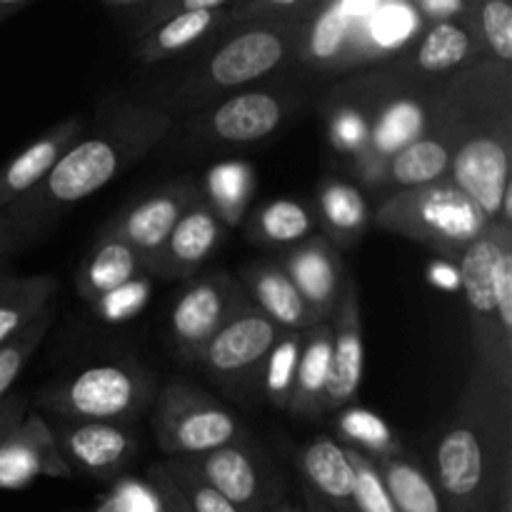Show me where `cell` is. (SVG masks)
Instances as JSON below:
<instances>
[{"mask_svg": "<svg viewBox=\"0 0 512 512\" xmlns=\"http://www.w3.org/2000/svg\"><path fill=\"white\" fill-rule=\"evenodd\" d=\"M428 133L450 148V183L512 228V68L483 63L428 85Z\"/></svg>", "mask_w": 512, "mask_h": 512, "instance_id": "1", "label": "cell"}, {"mask_svg": "<svg viewBox=\"0 0 512 512\" xmlns=\"http://www.w3.org/2000/svg\"><path fill=\"white\" fill-rule=\"evenodd\" d=\"M173 115L163 108L118 100L105 108L90 135H83L48 178L25 198L5 208L15 250L50 228L68 208L90 198L133 168L170 133Z\"/></svg>", "mask_w": 512, "mask_h": 512, "instance_id": "2", "label": "cell"}, {"mask_svg": "<svg viewBox=\"0 0 512 512\" xmlns=\"http://www.w3.org/2000/svg\"><path fill=\"white\" fill-rule=\"evenodd\" d=\"M430 480L443 512H495L512 480V393L470 370L435 445Z\"/></svg>", "mask_w": 512, "mask_h": 512, "instance_id": "3", "label": "cell"}, {"mask_svg": "<svg viewBox=\"0 0 512 512\" xmlns=\"http://www.w3.org/2000/svg\"><path fill=\"white\" fill-rule=\"evenodd\" d=\"M310 18V15H308ZM305 20L293 23H243L215 45L213 53L198 65L173 93L175 105H205L225 93H238L248 85L278 75L298 60Z\"/></svg>", "mask_w": 512, "mask_h": 512, "instance_id": "4", "label": "cell"}, {"mask_svg": "<svg viewBox=\"0 0 512 512\" xmlns=\"http://www.w3.org/2000/svg\"><path fill=\"white\" fill-rule=\"evenodd\" d=\"M390 3H315L305 20L298 60L315 73H343L395 55V40L413 33L408 18L390 20Z\"/></svg>", "mask_w": 512, "mask_h": 512, "instance_id": "5", "label": "cell"}, {"mask_svg": "<svg viewBox=\"0 0 512 512\" xmlns=\"http://www.w3.org/2000/svg\"><path fill=\"white\" fill-rule=\"evenodd\" d=\"M370 223L458 263L493 220L450 180H440L388 195L370 213Z\"/></svg>", "mask_w": 512, "mask_h": 512, "instance_id": "6", "label": "cell"}, {"mask_svg": "<svg viewBox=\"0 0 512 512\" xmlns=\"http://www.w3.org/2000/svg\"><path fill=\"white\" fill-rule=\"evenodd\" d=\"M153 395L155 378L138 363H100L48 385L35 400L58 423L130 425Z\"/></svg>", "mask_w": 512, "mask_h": 512, "instance_id": "7", "label": "cell"}, {"mask_svg": "<svg viewBox=\"0 0 512 512\" xmlns=\"http://www.w3.org/2000/svg\"><path fill=\"white\" fill-rule=\"evenodd\" d=\"M508 225L490 223L488 230L458 258V278L470 315L473 335V365L500 390L512 393V330L500 320L498 298L493 288V263Z\"/></svg>", "mask_w": 512, "mask_h": 512, "instance_id": "8", "label": "cell"}, {"mask_svg": "<svg viewBox=\"0 0 512 512\" xmlns=\"http://www.w3.org/2000/svg\"><path fill=\"white\" fill-rule=\"evenodd\" d=\"M153 430L168 458H195L248 443V428L225 405L185 380H168L155 395Z\"/></svg>", "mask_w": 512, "mask_h": 512, "instance_id": "9", "label": "cell"}, {"mask_svg": "<svg viewBox=\"0 0 512 512\" xmlns=\"http://www.w3.org/2000/svg\"><path fill=\"white\" fill-rule=\"evenodd\" d=\"M305 90L290 85L238 90L195 115V138L215 145H248L278 133L305 103Z\"/></svg>", "mask_w": 512, "mask_h": 512, "instance_id": "10", "label": "cell"}, {"mask_svg": "<svg viewBox=\"0 0 512 512\" xmlns=\"http://www.w3.org/2000/svg\"><path fill=\"white\" fill-rule=\"evenodd\" d=\"M283 333L248 303L208 340L195 365L225 393L243 398L258 390L265 360Z\"/></svg>", "mask_w": 512, "mask_h": 512, "instance_id": "11", "label": "cell"}, {"mask_svg": "<svg viewBox=\"0 0 512 512\" xmlns=\"http://www.w3.org/2000/svg\"><path fill=\"white\" fill-rule=\"evenodd\" d=\"M248 305L238 280L225 270L195 278L175 300L168 318L173 350L185 363H198L208 340Z\"/></svg>", "mask_w": 512, "mask_h": 512, "instance_id": "12", "label": "cell"}, {"mask_svg": "<svg viewBox=\"0 0 512 512\" xmlns=\"http://www.w3.org/2000/svg\"><path fill=\"white\" fill-rule=\"evenodd\" d=\"M393 73V88L385 95L383 105H380L378 115H375L368 145H365L363 155L353 160L355 175L365 185L378 173V168L385 160L393 158L400 148H405L413 140H418L420 135L428 133L430 83H420V80L408 78V75L398 73V70H393Z\"/></svg>", "mask_w": 512, "mask_h": 512, "instance_id": "13", "label": "cell"}, {"mask_svg": "<svg viewBox=\"0 0 512 512\" xmlns=\"http://www.w3.org/2000/svg\"><path fill=\"white\" fill-rule=\"evenodd\" d=\"M485 50L480 43L478 25H475V3L470 0L468 10L460 18L443 23L425 25L423 33L408 45L390 68L420 83L450 78V75L483 63Z\"/></svg>", "mask_w": 512, "mask_h": 512, "instance_id": "14", "label": "cell"}, {"mask_svg": "<svg viewBox=\"0 0 512 512\" xmlns=\"http://www.w3.org/2000/svg\"><path fill=\"white\" fill-rule=\"evenodd\" d=\"M203 198V190L195 180H173V183L160 185L153 193L143 195L135 203H130L128 208L120 210L105 225V233L128 243L145 260V270H148L150 260L160 253V248L170 238L180 218Z\"/></svg>", "mask_w": 512, "mask_h": 512, "instance_id": "15", "label": "cell"}, {"mask_svg": "<svg viewBox=\"0 0 512 512\" xmlns=\"http://www.w3.org/2000/svg\"><path fill=\"white\" fill-rule=\"evenodd\" d=\"M395 73L390 68L378 73H365L345 80L325 98L323 115L328 125V138L338 153L358 158L368 145L373 120L383 105L385 95L393 88Z\"/></svg>", "mask_w": 512, "mask_h": 512, "instance_id": "16", "label": "cell"}, {"mask_svg": "<svg viewBox=\"0 0 512 512\" xmlns=\"http://www.w3.org/2000/svg\"><path fill=\"white\" fill-rule=\"evenodd\" d=\"M333 343H330V373L325 385L320 415L333 413L355 403L363 383L365 345H363V313H360L358 283L345 278L343 295L333 315Z\"/></svg>", "mask_w": 512, "mask_h": 512, "instance_id": "17", "label": "cell"}, {"mask_svg": "<svg viewBox=\"0 0 512 512\" xmlns=\"http://www.w3.org/2000/svg\"><path fill=\"white\" fill-rule=\"evenodd\" d=\"M53 433L70 470H80L95 480H113L138 453V438L130 425L58 423Z\"/></svg>", "mask_w": 512, "mask_h": 512, "instance_id": "18", "label": "cell"}, {"mask_svg": "<svg viewBox=\"0 0 512 512\" xmlns=\"http://www.w3.org/2000/svg\"><path fill=\"white\" fill-rule=\"evenodd\" d=\"M200 475L240 512H265L270 500L268 465L253 445L238 443L188 458Z\"/></svg>", "mask_w": 512, "mask_h": 512, "instance_id": "19", "label": "cell"}, {"mask_svg": "<svg viewBox=\"0 0 512 512\" xmlns=\"http://www.w3.org/2000/svg\"><path fill=\"white\" fill-rule=\"evenodd\" d=\"M285 270L298 293L313 310L320 323L333 320L345 285V265L340 250H335L323 235H313L295 245L283 258L275 260Z\"/></svg>", "mask_w": 512, "mask_h": 512, "instance_id": "20", "label": "cell"}, {"mask_svg": "<svg viewBox=\"0 0 512 512\" xmlns=\"http://www.w3.org/2000/svg\"><path fill=\"white\" fill-rule=\"evenodd\" d=\"M235 5L230 0H183L178 13L138 40L135 58L145 65L160 63L218 30L235 28Z\"/></svg>", "mask_w": 512, "mask_h": 512, "instance_id": "21", "label": "cell"}, {"mask_svg": "<svg viewBox=\"0 0 512 512\" xmlns=\"http://www.w3.org/2000/svg\"><path fill=\"white\" fill-rule=\"evenodd\" d=\"M70 478L73 470L65 463L53 425L40 415H25L20 428L0 448V488H25L35 478Z\"/></svg>", "mask_w": 512, "mask_h": 512, "instance_id": "22", "label": "cell"}, {"mask_svg": "<svg viewBox=\"0 0 512 512\" xmlns=\"http://www.w3.org/2000/svg\"><path fill=\"white\" fill-rule=\"evenodd\" d=\"M225 225L210 210L205 198L180 218L160 253L150 260L148 273L160 280H185L198 273L200 265L223 243Z\"/></svg>", "mask_w": 512, "mask_h": 512, "instance_id": "23", "label": "cell"}, {"mask_svg": "<svg viewBox=\"0 0 512 512\" xmlns=\"http://www.w3.org/2000/svg\"><path fill=\"white\" fill-rule=\"evenodd\" d=\"M83 138V120L78 115L65 118L33 140L25 150L0 168V210L10 208L20 198L38 188L58 160Z\"/></svg>", "mask_w": 512, "mask_h": 512, "instance_id": "24", "label": "cell"}, {"mask_svg": "<svg viewBox=\"0 0 512 512\" xmlns=\"http://www.w3.org/2000/svg\"><path fill=\"white\" fill-rule=\"evenodd\" d=\"M240 288H243L248 303L255 310H260L265 318L273 320L280 330L305 333L320 323L303 300V295L298 293L293 280L285 275V270L275 260L245 268L240 275Z\"/></svg>", "mask_w": 512, "mask_h": 512, "instance_id": "25", "label": "cell"}, {"mask_svg": "<svg viewBox=\"0 0 512 512\" xmlns=\"http://www.w3.org/2000/svg\"><path fill=\"white\" fill-rule=\"evenodd\" d=\"M140 273H145V260L128 243L103 230L80 263L75 288H78L80 298L98 305L108 295L135 283Z\"/></svg>", "mask_w": 512, "mask_h": 512, "instance_id": "26", "label": "cell"}, {"mask_svg": "<svg viewBox=\"0 0 512 512\" xmlns=\"http://www.w3.org/2000/svg\"><path fill=\"white\" fill-rule=\"evenodd\" d=\"M303 485L335 512H355V473L345 445L328 435L310 440L298 455Z\"/></svg>", "mask_w": 512, "mask_h": 512, "instance_id": "27", "label": "cell"}, {"mask_svg": "<svg viewBox=\"0 0 512 512\" xmlns=\"http://www.w3.org/2000/svg\"><path fill=\"white\" fill-rule=\"evenodd\" d=\"M313 213L315 223L323 228V238L335 250L358 245L370 228V205L365 195L358 185L335 175L320 180Z\"/></svg>", "mask_w": 512, "mask_h": 512, "instance_id": "28", "label": "cell"}, {"mask_svg": "<svg viewBox=\"0 0 512 512\" xmlns=\"http://www.w3.org/2000/svg\"><path fill=\"white\" fill-rule=\"evenodd\" d=\"M450 178V148L443 138L433 133L420 135L410 145L400 148L393 158L385 160L378 173L368 180L373 188H423ZM395 190V193H398Z\"/></svg>", "mask_w": 512, "mask_h": 512, "instance_id": "29", "label": "cell"}, {"mask_svg": "<svg viewBox=\"0 0 512 512\" xmlns=\"http://www.w3.org/2000/svg\"><path fill=\"white\" fill-rule=\"evenodd\" d=\"M58 293L53 275H5L0 280V348L38 323Z\"/></svg>", "mask_w": 512, "mask_h": 512, "instance_id": "30", "label": "cell"}, {"mask_svg": "<svg viewBox=\"0 0 512 512\" xmlns=\"http://www.w3.org/2000/svg\"><path fill=\"white\" fill-rule=\"evenodd\" d=\"M330 343H333V323H318L303 333L298 370H295V388L290 398L288 413L295 418H320L325 385L330 373Z\"/></svg>", "mask_w": 512, "mask_h": 512, "instance_id": "31", "label": "cell"}, {"mask_svg": "<svg viewBox=\"0 0 512 512\" xmlns=\"http://www.w3.org/2000/svg\"><path fill=\"white\" fill-rule=\"evenodd\" d=\"M315 213L308 203L278 198L255 210L245 223V238L260 248H295L313 238Z\"/></svg>", "mask_w": 512, "mask_h": 512, "instance_id": "32", "label": "cell"}, {"mask_svg": "<svg viewBox=\"0 0 512 512\" xmlns=\"http://www.w3.org/2000/svg\"><path fill=\"white\" fill-rule=\"evenodd\" d=\"M393 500L395 512H443L430 475L405 453L373 458Z\"/></svg>", "mask_w": 512, "mask_h": 512, "instance_id": "33", "label": "cell"}, {"mask_svg": "<svg viewBox=\"0 0 512 512\" xmlns=\"http://www.w3.org/2000/svg\"><path fill=\"white\" fill-rule=\"evenodd\" d=\"M255 188V175L243 163L218 165L208 173V200L215 215L223 225H238L243 220L245 208Z\"/></svg>", "mask_w": 512, "mask_h": 512, "instance_id": "34", "label": "cell"}, {"mask_svg": "<svg viewBox=\"0 0 512 512\" xmlns=\"http://www.w3.org/2000/svg\"><path fill=\"white\" fill-rule=\"evenodd\" d=\"M300 348H303V333L285 330L275 348L270 350L268 360L260 373V385L265 400L280 410H288L295 388V370H298Z\"/></svg>", "mask_w": 512, "mask_h": 512, "instance_id": "35", "label": "cell"}, {"mask_svg": "<svg viewBox=\"0 0 512 512\" xmlns=\"http://www.w3.org/2000/svg\"><path fill=\"white\" fill-rule=\"evenodd\" d=\"M475 25L485 58L512 68V3L475 0Z\"/></svg>", "mask_w": 512, "mask_h": 512, "instance_id": "36", "label": "cell"}, {"mask_svg": "<svg viewBox=\"0 0 512 512\" xmlns=\"http://www.w3.org/2000/svg\"><path fill=\"white\" fill-rule=\"evenodd\" d=\"M160 465L193 512H240L195 470V465L188 458H168Z\"/></svg>", "mask_w": 512, "mask_h": 512, "instance_id": "37", "label": "cell"}, {"mask_svg": "<svg viewBox=\"0 0 512 512\" xmlns=\"http://www.w3.org/2000/svg\"><path fill=\"white\" fill-rule=\"evenodd\" d=\"M53 320L55 310L50 308L38 323H33L28 330H23L18 338H13L10 343H5L3 348H0V403L8 398L15 380L20 378V373H23V368L28 365V360L33 358L38 345L45 340L48 330L53 328Z\"/></svg>", "mask_w": 512, "mask_h": 512, "instance_id": "38", "label": "cell"}, {"mask_svg": "<svg viewBox=\"0 0 512 512\" xmlns=\"http://www.w3.org/2000/svg\"><path fill=\"white\" fill-rule=\"evenodd\" d=\"M340 433L345 435L348 445L363 450L370 458H383V455L403 453V445L398 443L393 430L365 410H353L340 420Z\"/></svg>", "mask_w": 512, "mask_h": 512, "instance_id": "39", "label": "cell"}, {"mask_svg": "<svg viewBox=\"0 0 512 512\" xmlns=\"http://www.w3.org/2000/svg\"><path fill=\"white\" fill-rule=\"evenodd\" d=\"M345 453L355 473V512H395L383 475L375 468L373 458L353 445H345Z\"/></svg>", "mask_w": 512, "mask_h": 512, "instance_id": "40", "label": "cell"}, {"mask_svg": "<svg viewBox=\"0 0 512 512\" xmlns=\"http://www.w3.org/2000/svg\"><path fill=\"white\" fill-rule=\"evenodd\" d=\"M470 0H413L410 8L425 25L460 18L468 10Z\"/></svg>", "mask_w": 512, "mask_h": 512, "instance_id": "41", "label": "cell"}, {"mask_svg": "<svg viewBox=\"0 0 512 512\" xmlns=\"http://www.w3.org/2000/svg\"><path fill=\"white\" fill-rule=\"evenodd\" d=\"M148 480L155 490V498H158L160 512H193L188 508V503L183 500V495H180L178 490H175V485L168 480L163 465L160 463L150 465Z\"/></svg>", "mask_w": 512, "mask_h": 512, "instance_id": "42", "label": "cell"}, {"mask_svg": "<svg viewBox=\"0 0 512 512\" xmlns=\"http://www.w3.org/2000/svg\"><path fill=\"white\" fill-rule=\"evenodd\" d=\"M28 415V400L23 395H8L0 403V448L8 443L10 435L20 428V423Z\"/></svg>", "mask_w": 512, "mask_h": 512, "instance_id": "43", "label": "cell"}, {"mask_svg": "<svg viewBox=\"0 0 512 512\" xmlns=\"http://www.w3.org/2000/svg\"><path fill=\"white\" fill-rule=\"evenodd\" d=\"M15 253V240H13V233H10V225H8V218H5V213L0 210V280L5 278L8 273V260L10 255Z\"/></svg>", "mask_w": 512, "mask_h": 512, "instance_id": "44", "label": "cell"}, {"mask_svg": "<svg viewBox=\"0 0 512 512\" xmlns=\"http://www.w3.org/2000/svg\"><path fill=\"white\" fill-rule=\"evenodd\" d=\"M303 512H335L330 505H325L308 485H303Z\"/></svg>", "mask_w": 512, "mask_h": 512, "instance_id": "45", "label": "cell"}, {"mask_svg": "<svg viewBox=\"0 0 512 512\" xmlns=\"http://www.w3.org/2000/svg\"><path fill=\"white\" fill-rule=\"evenodd\" d=\"M30 5V0H0V23L10 20L13 15H18L20 10H25Z\"/></svg>", "mask_w": 512, "mask_h": 512, "instance_id": "46", "label": "cell"}, {"mask_svg": "<svg viewBox=\"0 0 512 512\" xmlns=\"http://www.w3.org/2000/svg\"><path fill=\"white\" fill-rule=\"evenodd\" d=\"M495 512H512V480H508L503 488V493H500V500H498V508Z\"/></svg>", "mask_w": 512, "mask_h": 512, "instance_id": "47", "label": "cell"}, {"mask_svg": "<svg viewBox=\"0 0 512 512\" xmlns=\"http://www.w3.org/2000/svg\"><path fill=\"white\" fill-rule=\"evenodd\" d=\"M265 512H303V508H295L290 503H273Z\"/></svg>", "mask_w": 512, "mask_h": 512, "instance_id": "48", "label": "cell"}]
</instances>
